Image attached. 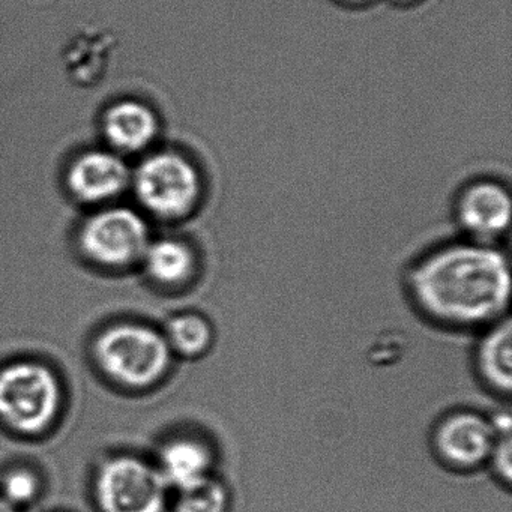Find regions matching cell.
<instances>
[{
    "label": "cell",
    "mask_w": 512,
    "mask_h": 512,
    "mask_svg": "<svg viewBox=\"0 0 512 512\" xmlns=\"http://www.w3.org/2000/svg\"><path fill=\"white\" fill-rule=\"evenodd\" d=\"M167 484L157 467L130 455L101 467L97 497L103 512H163Z\"/></svg>",
    "instance_id": "cell-5"
},
{
    "label": "cell",
    "mask_w": 512,
    "mask_h": 512,
    "mask_svg": "<svg viewBox=\"0 0 512 512\" xmlns=\"http://www.w3.org/2000/svg\"><path fill=\"white\" fill-rule=\"evenodd\" d=\"M80 242L94 262L127 266L143 259L151 238L142 215L119 206L92 215L83 226Z\"/></svg>",
    "instance_id": "cell-6"
},
{
    "label": "cell",
    "mask_w": 512,
    "mask_h": 512,
    "mask_svg": "<svg viewBox=\"0 0 512 512\" xmlns=\"http://www.w3.org/2000/svg\"><path fill=\"white\" fill-rule=\"evenodd\" d=\"M131 185L143 209L160 220H184L202 202L205 182L199 167L175 151L146 157L131 173Z\"/></svg>",
    "instance_id": "cell-2"
},
{
    "label": "cell",
    "mask_w": 512,
    "mask_h": 512,
    "mask_svg": "<svg viewBox=\"0 0 512 512\" xmlns=\"http://www.w3.org/2000/svg\"><path fill=\"white\" fill-rule=\"evenodd\" d=\"M232 494L226 482L211 475L178 490L175 512H229Z\"/></svg>",
    "instance_id": "cell-15"
},
{
    "label": "cell",
    "mask_w": 512,
    "mask_h": 512,
    "mask_svg": "<svg viewBox=\"0 0 512 512\" xmlns=\"http://www.w3.org/2000/svg\"><path fill=\"white\" fill-rule=\"evenodd\" d=\"M164 337L172 353L184 358H199L214 344V328L202 314L182 313L170 319Z\"/></svg>",
    "instance_id": "cell-14"
},
{
    "label": "cell",
    "mask_w": 512,
    "mask_h": 512,
    "mask_svg": "<svg viewBox=\"0 0 512 512\" xmlns=\"http://www.w3.org/2000/svg\"><path fill=\"white\" fill-rule=\"evenodd\" d=\"M496 440L493 421L481 413L458 410L434 428L433 449L449 469L472 472L485 466Z\"/></svg>",
    "instance_id": "cell-7"
},
{
    "label": "cell",
    "mask_w": 512,
    "mask_h": 512,
    "mask_svg": "<svg viewBox=\"0 0 512 512\" xmlns=\"http://www.w3.org/2000/svg\"><path fill=\"white\" fill-rule=\"evenodd\" d=\"M0 512H17V508L11 505L8 500H5L4 497L0 496Z\"/></svg>",
    "instance_id": "cell-18"
},
{
    "label": "cell",
    "mask_w": 512,
    "mask_h": 512,
    "mask_svg": "<svg viewBox=\"0 0 512 512\" xmlns=\"http://www.w3.org/2000/svg\"><path fill=\"white\" fill-rule=\"evenodd\" d=\"M407 289L419 313L437 325L488 328L508 317L511 265L496 245L455 242L421 257Z\"/></svg>",
    "instance_id": "cell-1"
},
{
    "label": "cell",
    "mask_w": 512,
    "mask_h": 512,
    "mask_svg": "<svg viewBox=\"0 0 512 512\" xmlns=\"http://www.w3.org/2000/svg\"><path fill=\"white\" fill-rule=\"evenodd\" d=\"M479 379L500 397H509L512 388V325L511 319L488 326L475 353Z\"/></svg>",
    "instance_id": "cell-12"
},
{
    "label": "cell",
    "mask_w": 512,
    "mask_h": 512,
    "mask_svg": "<svg viewBox=\"0 0 512 512\" xmlns=\"http://www.w3.org/2000/svg\"><path fill=\"white\" fill-rule=\"evenodd\" d=\"M61 389L55 374L38 362L0 370V419L23 434L43 431L58 412Z\"/></svg>",
    "instance_id": "cell-4"
},
{
    "label": "cell",
    "mask_w": 512,
    "mask_h": 512,
    "mask_svg": "<svg viewBox=\"0 0 512 512\" xmlns=\"http://www.w3.org/2000/svg\"><path fill=\"white\" fill-rule=\"evenodd\" d=\"M491 421L496 428V440L487 464H490L496 478L509 487L512 479L511 416L509 413H499Z\"/></svg>",
    "instance_id": "cell-16"
},
{
    "label": "cell",
    "mask_w": 512,
    "mask_h": 512,
    "mask_svg": "<svg viewBox=\"0 0 512 512\" xmlns=\"http://www.w3.org/2000/svg\"><path fill=\"white\" fill-rule=\"evenodd\" d=\"M392 2L398 5H413L416 4V2H419V0H392Z\"/></svg>",
    "instance_id": "cell-20"
},
{
    "label": "cell",
    "mask_w": 512,
    "mask_h": 512,
    "mask_svg": "<svg viewBox=\"0 0 512 512\" xmlns=\"http://www.w3.org/2000/svg\"><path fill=\"white\" fill-rule=\"evenodd\" d=\"M101 368L116 382L149 386L169 370L172 350L166 337L136 323H121L106 329L95 344Z\"/></svg>",
    "instance_id": "cell-3"
},
{
    "label": "cell",
    "mask_w": 512,
    "mask_h": 512,
    "mask_svg": "<svg viewBox=\"0 0 512 512\" xmlns=\"http://www.w3.org/2000/svg\"><path fill=\"white\" fill-rule=\"evenodd\" d=\"M214 461V451L206 440L181 436L163 446L158 470L167 487L182 490L211 476Z\"/></svg>",
    "instance_id": "cell-11"
},
{
    "label": "cell",
    "mask_w": 512,
    "mask_h": 512,
    "mask_svg": "<svg viewBox=\"0 0 512 512\" xmlns=\"http://www.w3.org/2000/svg\"><path fill=\"white\" fill-rule=\"evenodd\" d=\"M4 499L11 505L19 506L31 502L38 493V479L29 470H13L2 482Z\"/></svg>",
    "instance_id": "cell-17"
},
{
    "label": "cell",
    "mask_w": 512,
    "mask_h": 512,
    "mask_svg": "<svg viewBox=\"0 0 512 512\" xmlns=\"http://www.w3.org/2000/svg\"><path fill=\"white\" fill-rule=\"evenodd\" d=\"M131 184L124 158L113 151L83 152L67 173L68 190L83 203H104L121 196Z\"/></svg>",
    "instance_id": "cell-9"
},
{
    "label": "cell",
    "mask_w": 512,
    "mask_h": 512,
    "mask_svg": "<svg viewBox=\"0 0 512 512\" xmlns=\"http://www.w3.org/2000/svg\"><path fill=\"white\" fill-rule=\"evenodd\" d=\"M146 272L152 280L167 287L187 284L196 275L199 260L196 251L181 239H158L143 254Z\"/></svg>",
    "instance_id": "cell-13"
},
{
    "label": "cell",
    "mask_w": 512,
    "mask_h": 512,
    "mask_svg": "<svg viewBox=\"0 0 512 512\" xmlns=\"http://www.w3.org/2000/svg\"><path fill=\"white\" fill-rule=\"evenodd\" d=\"M511 196L499 182L467 185L457 199L455 217L470 241L496 245L511 226Z\"/></svg>",
    "instance_id": "cell-8"
},
{
    "label": "cell",
    "mask_w": 512,
    "mask_h": 512,
    "mask_svg": "<svg viewBox=\"0 0 512 512\" xmlns=\"http://www.w3.org/2000/svg\"><path fill=\"white\" fill-rule=\"evenodd\" d=\"M340 2L349 7H362V5L370 4L371 0H340Z\"/></svg>",
    "instance_id": "cell-19"
},
{
    "label": "cell",
    "mask_w": 512,
    "mask_h": 512,
    "mask_svg": "<svg viewBox=\"0 0 512 512\" xmlns=\"http://www.w3.org/2000/svg\"><path fill=\"white\" fill-rule=\"evenodd\" d=\"M101 128L113 152L137 154L148 149L157 139L160 124L148 104L122 100L104 112Z\"/></svg>",
    "instance_id": "cell-10"
}]
</instances>
